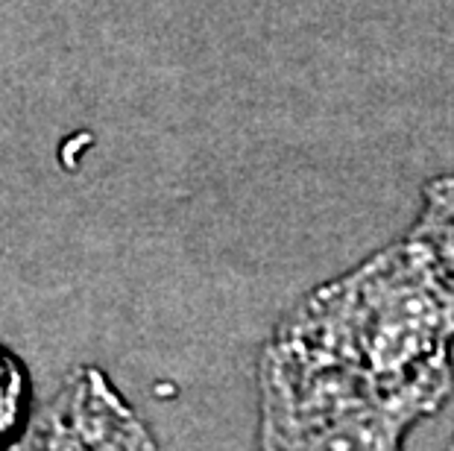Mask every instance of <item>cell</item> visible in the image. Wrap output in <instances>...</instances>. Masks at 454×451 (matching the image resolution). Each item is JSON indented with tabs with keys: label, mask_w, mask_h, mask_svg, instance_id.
<instances>
[{
	"label": "cell",
	"mask_w": 454,
	"mask_h": 451,
	"mask_svg": "<svg viewBox=\"0 0 454 451\" xmlns=\"http://www.w3.org/2000/svg\"><path fill=\"white\" fill-rule=\"evenodd\" d=\"M21 372L0 354V434L18 419V408H21Z\"/></svg>",
	"instance_id": "obj_5"
},
{
	"label": "cell",
	"mask_w": 454,
	"mask_h": 451,
	"mask_svg": "<svg viewBox=\"0 0 454 451\" xmlns=\"http://www.w3.org/2000/svg\"><path fill=\"white\" fill-rule=\"evenodd\" d=\"M47 446L59 448H147V428L132 416L100 372L85 369L65 390L59 408L51 410Z\"/></svg>",
	"instance_id": "obj_3"
},
{
	"label": "cell",
	"mask_w": 454,
	"mask_h": 451,
	"mask_svg": "<svg viewBox=\"0 0 454 451\" xmlns=\"http://www.w3.org/2000/svg\"><path fill=\"white\" fill-rule=\"evenodd\" d=\"M425 416L375 381L270 338L258 354L264 448H399Z\"/></svg>",
	"instance_id": "obj_2"
},
{
	"label": "cell",
	"mask_w": 454,
	"mask_h": 451,
	"mask_svg": "<svg viewBox=\"0 0 454 451\" xmlns=\"http://www.w3.org/2000/svg\"><path fill=\"white\" fill-rule=\"evenodd\" d=\"M273 338L375 381L422 416L454 390L451 305L408 237L311 291Z\"/></svg>",
	"instance_id": "obj_1"
},
{
	"label": "cell",
	"mask_w": 454,
	"mask_h": 451,
	"mask_svg": "<svg viewBox=\"0 0 454 451\" xmlns=\"http://www.w3.org/2000/svg\"><path fill=\"white\" fill-rule=\"evenodd\" d=\"M404 237L422 249L454 314V176L431 179L425 185L422 208Z\"/></svg>",
	"instance_id": "obj_4"
}]
</instances>
